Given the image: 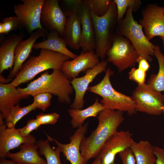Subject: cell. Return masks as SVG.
<instances>
[{"label": "cell", "mask_w": 164, "mask_h": 164, "mask_svg": "<svg viewBox=\"0 0 164 164\" xmlns=\"http://www.w3.org/2000/svg\"><path fill=\"white\" fill-rule=\"evenodd\" d=\"M96 129L82 140L80 151L86 164L90 159L96 158L108 139L117 131L124 118L123 112L104 108L99 113Z\"/></svg>", "instance_id": "obj_1"}, {"label": "cell", "mask_w": 164, "mask_h": 164, "mask_svg": "<svg viewBox=\"0 0 164 164\" xmlns=\"http://www.w3.org/2000/svg\"><path fill=\"white\" fill-rule=\"evenodd\" d=\"M22 94L32 96L41 93H48L56 96L60 102L70 104V95L74 89L71 81L61 69L53 70L49 74L46 71L25 88L18 87Z\"/></svg>", "instance_id": "obj_2"}, {"label": "cell", "mask_w": 164, "mask_h": 164, "mask_svg": "<svg viewBox=\"0 0 164 164\" xmlns=\"http://www.w3.org/2000/svg\"><path fill=\"white\" fill-rule=\"evenodd\" d=\"M69 57L60 53L42 49L37 56H31L23 64L16 77L10 83L15 87L33 79L41 72L52 69H61Z\"/></svg>", "instance_id": "obj_3"}, {"label": "cell", "mask_w": 164, "mask_h": 164, "mask_svg": "<svg viewBox=\"0 0 164 164\" xmlns=\"http://www.w3.org/2000/svg\"><path fill=\"white\" fill-rule=\"evenodd\" d=\"M105 72L102 80L89 87L88 90L102 97L100 102L105 108L126 112L130 116L136 114L137 110L132 97L120 93L113 87L110 78L114 75V71L108 67Z\"/></svg>", "instance_id": "obj_4"}, {"label": "cell", "mask_w": 164, "mask_h": 164, "mask_svg": "<svg viewBox=\"0 0 164 164\" xmlns=\"http://www.w3.org/2000/svg\"><path fill=\"white\" fill-rule=\"evenodd\" d=\"M132 8L129 7L124 17L118 22L116 33L128 39L139 56L151 62V56H154L155 45L146 37L142 26L135 20Z\"/></svg>", "instance_id": "obj_5"}, {"label": "cell", "mask_w": 164, "mask_h": 164, "mask_svg": "<svg viewBox=\"0 0 164 164\" xmlns=\"http://www.w3.org/2000/svg\"><path fill=\"white\" fill-rule=\"evenodd\" d=\"M91 13L95 33V53L103 60L112 45L115 34L114 31L118 23L116 6L112 0L108 12L101 17Z\"/></svg>", "instance_id": "obj_6"}, {"label": "cell", "mask_w": 164, "mask_h": 164, "mask_svg": "<svg viewBox=\"0 0 164 164\" xmlns=\"http://www.w3.org/2000/svg\"><path fill=\"white\" fill-rule=\"evenodd\" d=\"M106 55L107 62L116 67L120 73L128 68L134 67L139 56L128 39L116 33Z\"/></svg>", "instance_id": "obj_7"}, {"label": "cell", "mask_w": 164, "mask_h": 164, "mask_svg": "<svg viewBox=\"0 0 164 164\" xmlns=\"http://www.w3.org/2000/svg\"><path fill=\"white\" fill-rule=\"evenodd\" d=\"M132 97L137 111L154 115L161 114L164 106V94L146 84L138 85Z\"/></svg>", "instance_id": "obj_8"}, {"label": "cell", "mask_w": 164, "mask_h": 164, "mask_svg": "<svg viewBox=\"0 0 164 164\" xmlns=\"http://www.w3.org/2000/svg\"><path fill=\"white\" fill-rule=\"evenodd\" d=\"M14 7V12L18 19L19 26L25 28L29 33L41 29L46 31L41 22L42 7L45 0H21Z\"/></svg>", "instance_id": "obj_9"}, {"label": "cell", "mask_w": 164, "mask_h": 164, "mask_svg": "<svg viewBox=\"0 0 164 164\" xmlns=\"http://www.w3.org/2000/svg\"><path fill=\"white\" fill-rule=\"evenodd\" d=\"M135 142L129 131H117L106 142L98 156L101 164H114L116 155L131 147Z\"/></svg>", "instance_id": "obj_10"}, {"label": "cell", "mask_w": 164, "mask_h": 164, "mask_svg": "<svg viewBox=\"0 0 164 164\" xmlns=\"http://www.w3.org/2000/svg\"><path fill=\"white\" fill-rule=\"evenodd\" d=\"M142 18L139 21L149 40L155 36H164V14L162 8L157 4L148 5L142 12Z\"/></svg>", "instance_id": "obj_11"}, {"label": "cell", "mask_w": 164, "mask_h": 164, "mask_svg": "<svg viewBox=\"0 0 164 164\" xmlns=\"http://www.w3.org/2000/svg\"><path fill=\"white\" fill-rule=\"evenodd\" d=\"M108 62L102 60L94 67L87 70L84 75L72 79L71 83L75 91V97L73 103L70 105L71 108L82 109L84 106V97L90 84L99 74L105 72Z\"/></svg>", "instance_id": "obj_12"}, {"label": "cell", "mask_w": 164, "mask_h": 164, "mask_svg": "<svg viewBox=\"0 0 164 164\" xmlns=\"http://www.w3.org/2000/svg\"><path fill=\"white\" fill-rule=\"evenodd\" d=\"M4 117L0 113V157L6 158L7 154L9 151L18 148L24 144H35L36 138L30 135L24 137L19 133L18 129L15 128H7L4 121Z\"/></svg>", "instance_id": "obj_13"}, {"label": "cell", "mask_w": 164, "mask_h": 164, "mask_svg": "<svg viewBox=\"0 0 164 164\" xmlns=\"http://www.w3.org/2000/svg\"><path fill=\"white\" fill-rule=\"evenodd\" d=\"M88 124V122L77 128L70 137V142L68 144H62L46 134L47 139L55 143L64 156L71 164H85L80 148L81 141L87 131Z\"/></svg>", "instance_id": "obj_14"}, {"label": "cell", "mask_w": 164, "mask_h": 164, "mask_svg": "<svg viewBox=\"0 0 164 164\" xmlns=\"http://www.w3.org/2000/svg\"><path fill=\"white\" fill-rule=\"evenodd\" d=\"M66 20V15L60 8L59 0H45L41 10V23L63 36Z\"/></svg>", "instance_id": "obj_15"}, {"label": "cell", "mask_w": 164, "mask_h": 164, "mask_svg": "<svg viewBox=\"0 0 164 164\" xmlns=\"http://www.w3.org/2000/svg\"><path fill=\"white\" fill-rule=\"evenodd\" d=\"M99 62V57L94 50L82 51L75 59L64 62L61 70L69 79H72L82 71L85 73L93 68Z\"/></svg>", "instance_id": "obj_16"}, {"label": "cell", "mask_w": 164, "mask_h": 164, "mask_svg": "<svg viewBox=\"0 0 164 164\" xmlns=\"http://www.w3.org/2000/svg\"><path fill=\"white\" fill-rule=\"evenodd\" d=\"M47 33L46 31L37 29L28 38L22 40L18 44L15 51L14 66L8 77V79L12 80L16 77L29 57L35 42L39 38L44 36Z\"/></svg>", "instance_id": "obj_17"}, {"label": "cell", "mask_w": 164, "mask_h": 164, "mask_svg": "<svg viewBox=\"0 0 164 164\" xmlns=\"http://www.w3.org/2000/svg\"><path fill=\"white\" fill-rule=\"evenodd\" d=\"M77 10L81 22L82 51L94 50L96 43L93 22L90 11L84 0L82 1L78 6Z\"/></svg>", "instance_id": "obj_18"}, {"label": "cell", "mask_w": 164, "mask_h": 164, "mask_svg": "<svg viewBox=\"0 0 164 164\" xmlns=\"http://www.w3.org/2000/svg\"><path fill=\"white\" fill-rule=\"evenodd\" d=\"M67 10L63 37L67 46L75 50L81 48V22L77 8Z\"/></svg>", "instance_id": "obj_19"}, {"label": "cell", "mask_w": 164, "mask_h": 164, "mask_svg": "<svg viewBox=\"0 0 164 164\" xmlns=\"http://www.w3.org/2000/svg\"><path fill=\"white\" fill-rule=\"evenodd\" d=\"M16 87L10 83H0V111L3 114L4 120L13 107L19 104L21 100L29 96L22 94Z\"/></svg>", "instance_id": "obj_20"}, {"label": "cell", "mask_w": 164, "mask_h": 164, "mask_svg": "<svg viewBox=\"0 0 164 164\" xmlns=\"http://www.w3.org/2000/svg\"><path fill=\"white\" fill-rule=\"evenodd\" d=\"M23 33L12 35L7 38L0 47V74L5 70L12 69L14 65L15 51L18 44L24 38Z\"/></svg>", "instance_id": "obj_21"}, {"label": "cell", "mask_w": 164, "mask_h": 164, "mask_svg": "<svg viewBox=\"0 0 164 164\" xmlns=\"http://www.w3.org/2000/svg\"><path fill=\"white\" fill-rule=\"evenodd\" d=\"M19 148L18 152H9L6 157L18 164H47L46 161L40 156L38 147L35 144H24Z\"/></svg>", "instance_id": "obj_22"}, {"label": "cell", "mask_w": 164, "mask_h": 164, "mask_svg": "<svg viewBox=\"0 0 164 164\" xmlns=\"http://www.w3.org/2000/svg\"><path fill=\"white\" fill-rule=\"evenodd\" d=\"M67 45L63 38L60 37L56 31L53 30L47 34V39L46 40L35 43L33 45V49H44L57 52L72 59L77 57L78 55L68 49Z\"/></svg>", "instance_id": "obj_23"}, {"label": "cell", "mask_w": 164, "mask_h": 164, "mask_svg": "<svg viewBox=\"0 0 164 164\" xmlns=\"http://www.w3.org/2000/svg\"><path fill=\"white\" fill-rule=\"evenodd\" d=\"M104 108L97 98L92 105L85 109H69L68 111L71 117L70 123L72 127L74 128L80 127L87 118L90 117H97L99 112Z\"/></svg>", "instance_id": "obj_24"}, {"label": "cell", "mask_w": 164, "mask_h": 164, "mask_svg": "<svg viewBox=\"0 0 164 164\" xmlns=\"http://www.w3.org/2000/svg\"><path fill=\"white\" fill-rule=\"evenodd\" d=\"M130 148L137 164H155L156 157L154 152L153 146L148 141L135 142Z\"/></svg>", "instance_id": "obj_25"}, {"label": "cell", "mask_w": 164, "mask_h": 164, "mask_svg": "<svg viewBox=\"0 0 164 164\" xmlns=\"http://www.w3.org/2000/svg\"><path fill=\"white\" fill-rule=\"evenodd\" d=\"M154 56L159 63V71L157 74L151 75L146 84L156 91L164 93V55L158 46L155 47Z\"/></svg>", "instance_id": "obj_26"}, {"label": "cell", "mask_w": 164, "mask_h": 164, "mask_svg": "<svg viewBox=\"0 0 164 164\" xmlns=\"http://www.w3.org/2000/svg\"><path fill=\"white\" fill-rule=\"evenodd\" d=\"M35 144L38 147L39 155H43L45 157L47 164H61V151L57 147L55 150L52 149L48 139L39 140L36 141Z\"/></svg>", "instance_id": "obj_27"}, {"label": "cell", "mask_w": 164, "mask_h": 164, "mask_svg": "<svg viewBox=\"0 0 164 164\" xmlns=\"http://www.w3.org/2000/svg\"><path fill=\"white\" fill-rule=\"evenodd\" d=\"M37 108L32 104L26 106L21 107L18 104L13 107L7 114L5 119L7 128H15L16 123L22 117Z\"/></svg>", "instance_id": "obj_28"}, {"label": "cell", "mask_w": 164, "mask_h": 164, "mask_svg": "<svg viewBox=\"0 0 164 164\" xmlns=\"http://www.w3.org/2000/svg\"><path fill=\"white\" fill-rule=\"evenodd\" d=\"M116 4L118 22L122 19L129 7H132L133 12L138 10L141 4L140 0H114Z\"/></svg>", "instance_id": "obj_29"}, {"label": "cell", "mask_w": 164, "mask_h": 164, "mask_svg": "<svg viewBox=\"0 0 164 164\" xmlns=\"http://www.w3.org/2000/svg\"><path fill=\"white\" fill-rule=\"evenodd\" d=\"M90 11L98 17H101L108 12L112 0H85Z\"/></svg>", "instance_id": "obj_30"}, {"label": "cell", "mask_w": 164, "mask_h": 164, "mask_svg": "<svg viewBox=\"0 0 164 164\" xmlns=\"http://www.w3.org/2000/svg\"><path fill=\"white\" fill-rule=\"evenodd\" d=\"M52 95L45 92L35 94L32 96L33 97L32 104L36 108L45 111L51 105Z\"/></svg>", "instance_id": "obj_31"}, {"label": "cell", "mask_w": 164, "mask_h": 164, "mask_svg": "<svg viewBox=\"0 0 164 164\" xmlns=\"http://www.w3.org/2000/svg\"><path fill=\"white\" fill-rule=\"evenodd\" d=\"M146 72L139 67L132 68L128 72L129 78L138 85L143 84L145 83Z\"/></svg>", "instance_id": "obj_32"}, {"label": "cell", "mask_w": 164, "mask_h": 164, "mask_svg": "<svg viewBox=\"0 0 164 164\" xmlns=\"http://www.w3.org/2000/svg\"><path fill=\"white\" fill-rule=\"evenodd\" d=\"M60 115L56 112L44 114L40 113L36 117V119L41 125H54L58 121Z\"/></svg>", "instance_id": "obj_33"}, {"label": "cell", "mask_w": 164, "mask_h": 164, "mask_svg": "<svg viewBox=\"0 0 164 164\" xmlns=\"http://www.w3.org/2000/svg\"><path fill=\"white\" fill-rule=\"evenodd\" d=\"M41 125L36 119H30L27 121L25 126L17 129L21 135L26 137L29 135L33 130H37Z\"/></svg>", "instance_id": "obj_34"}, {"label": "cell", "mask_w": 164, "mask_h": 164, "mask_svg": "<svg viewBox=\"0 0 164 164\" xmlns=\"http://www.w3.org/2000/svg\"><path fill=\"white\" fill-rule=\"evenodd\" d=\"M2 22L4 28V34H5L16 30L19 26V21L16 16L6 17L2 20Z\"/></svg>", "instance_id": "obj_35"}, {"label": "cell", "mask_w": 164, "mask_h": 164, "mask_svg": "<svg viewBox=\"0 0 164 164\" xmlns=\"http://www.w3.org/2000/svg\"><path fill=\"white\" fill-rule=\"evenodd\" d=\"M118 154L122 164H137L135 156L130 148L124 150Z\"/></svg>", "instance_id": "obj_36"}, {"label": "cell", "mask_w": 164, "mask_h": 164, "mask_svg": "<svg viewBox=\"0 0 164 164\" xmlns=\"http://www.w3.org/2000/svg\"><path fill=\"white\" fill-rule=\"evenodd\" d=\"M153 150L156 157L155 164H164V148L153 146Z\"/></svg>", "instance_id": "obj_37"}, {"label": "cell", "mask_w": 164, "mask_h": 164, "mask_svg": "<svg viewBox=\"0 0 164 164\" xmlns=\"http://www.w3.org/2000/svg\"><path fill=\"white\" fill-rule=\"evenodd\" d=\"M138 65V67L147 71L149 68L150 65L148 61L145 58L139 56L136 60Z\"/></svg>", "instance_id": "obj_38"}, {"label": "cell", "mask_w": 164, "mask_h": 164, "mask_svg": "<svg viewBox=\"0 0 164 164\" xmlns=\"http://www.w3.org/2000/svg\"><path fill=\"white\" fill-rule=\"evenodd\" d=\"M0 164H18L13 160H7L5 158H0Z\"/></svg>", "instance_id": "obj_39"}, {"label": "cell", "mask_w": 164, "mask_h": 164, "mask_svg": "<svg viewBox=\"0 0 164 164\" xmlns=\"http://www.w3.org/2000/svg\"><path fill=\"white\" fill-rule=\"evenodd\" d=\"M12 80L9 79H6L1 74L0 75V83L3 84H8L10 82H12Z\"/></svg>", "instance_id": "obj_40"}, {"label": "cell", "mask_w": 164, "mask_h": 164, "mask_svg": "<svg viewBox=\"0 0 164 164\" xmlns=\"http://www.w3.org/2000/svg\"><path fill=\"white\" fill-rule=\"evenodd\" d=\"M91 164H101V158L98 156H97Z\"/></svg>", "instance_id": "obj_41"}, {"label": "cell", "mask_w": 164, "mask_h": 164, "mask_svg": "<svg viewBox=\"0 0 164 164\" xmlns=\"http://www.w3.org/2000/svg\"><path fill=\"white\" fill-rule=\"evenodd\" d=\"M4 28L3 24L2 22L0 23V33L1 34H4Z\"/></svg>", "instance_id": "obj_42"}, {"label": "cell", "mask_w": 164, "mask_h": 164, "mask_svg": "<svg viewBox=\"0 0 164 164\" xmlns=\"http://www.w3.org/2000/svg\"><path fill=\"white\" fill-rule=\"evenodd\" d=\"M162 40V43H163V47H164V37H161L160 38Z\"/></svg>", "instance_id": "obj_43"}, {"label": "cell", "mask_w": 164, "mask_h": 164, "mask_svg": "<svg viewBox=\"0 0 164 164\" xmlns=\"http://www.w3.org/2000/svg\"><path fill=\"white\" fill-rule=\"evenodd\" d=\"M162 10H163V14H164V5L163 7H162Z\"/></svg>", "instance_id": "obj_44"}, {"label": "cell", "mask_w": 164, "mask_h": 164, "mask_svg": "<svg viewBox=\"0 0 164 164\" xmlns=\"http://www.w3.org/2000/svg\"><path fill=\"white\" fill-rule=\"evenodd\" d=\"M162 112H163L164 113V107H163V111Z\"/></svg>", "instance_id": "obj_45"}, {"label": "cell", "mask_w": 164, "mask_h": 164, "mask_svg": "<svg viewBox=\"0 0 164 164\" xmlns=\"http://www.w3.org/2000/svg\"></svg>", "instance_id": "obj_46"}]
</instances>
